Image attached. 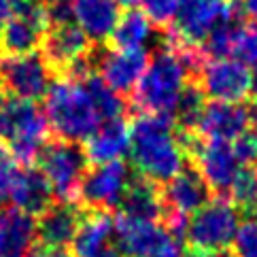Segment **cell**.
Wrapping results in <instances>:
<instances>
[{"label":"cell","mask_w":257,"mask_h":257,"mask_svg":"<svg viewBox=\"0 0 257 257\" xmlns=\"http://www.w3.org/2000/svg\"><path fill=\"white\" fill-rule=\"evenodd\" d=\"M130 158L139 177L160 187L177 177L187 164V155L177 141L172 115H136L130 125Z\"/></svg>","instance_id":"cell-1"},{"label":"cell","mask_w":257,"mask_h":257,"mask_svg":"<svg viewBox=\"0 0 257 257\" xmlns=\"http://www.w3.org/2000/svg\"><path fill=\"white\" fill-rule=\"evenodd\" d=\"M45 117L56 139L85 143L102 123L79 79L58 77L45 94Z\"/></svg>","instance_id":"cell-2"},{"label":"cell","mask_w":257,"mask_h":257,"mask_svg":"<svg viewBox=\"0 0 257 257\" xmlns=\"http://www.w3.org/2000/svg\"><path fill=\"white\" fill-rule=\"evenodd\" d=\"M191 81L189 72L179 60L177 51L168 45H160L147 62V68L132 91L130 111L134 113H153V115H172L183 87Z\"/></svg>","instance_id":"cell-3"},{"label":"cell","mask_w":257,"mask_h":257,"mask_svg":"<svg viewBox=\"0 0 257 257\" xmlns=\"http://www.w3.org/2000/svg\"><path fill=\"white\" fill-rule=\"evenodd\" d=\"M47 139L49 125L43 108L30 100L0 91V145L7 147L13 160L32 166Z\"/></svg>","instance_id":"cell-4"},{"label":"cell","mask_w":257,"mask_h":257,"mask_svg":"<svg viewBox=\"0 0 257 257\" xmlns=\"http://www.w3.org/2000/svg\"><path fill=\"white\" fill-rule=\"evenodd\" d=\"M87 164L89 162L83 145L56 139V136L45 141L36 155V166L47 177L53 196L64 202H77V191L87 170Z\"/></svg>","instance_id":"cell-5"},{"label":"cell","mask_w":257,"mask_h":257,"mask_svg":"<svg viewBox=\"0 0 257 257\" xmlns=\"http://www.w3.org/2000/svg\"><path fill=\"white\" fill-rule=\"evenodd\" d=\"M238 221H240V210L232 204V200L215 196V200H208L189 217L185 236L187 249L194 253L227 249L232 244Z\"/></svg>","instance_id":"cell-6"},{"label":"cell","mask_w":257,"mask_h":257,"mask_svg":"<svg viewBox=\"0 0 257 257\" xmlns=\"http://www.w3.org/2000/svg\"><path fill=\"white\" fill-rule=\"evenodd\" d=\"M117 249L130 257H185V244L172 238L160 221H136L113 215Z\"/></svg>","instance_id":"cell-7"},{"label":"cell","mask_w":257,"mask_h":257,"mask_svg":"<svg viewBox=\"0 0 257 257\" xmlns=\"http://www.w3.org/2000/svg\"><path fill=\"white\" fill-rule=\"evenodd\" d=\"M53 83V72L39 51L24 56H0V91L39 102Z\"/></svg>","instance_id":"cell-8"},{"label":"cell","mask_w":257,"mask_h":257,"mask_svg":"<svg viewBox=\"0 0 257 257\" xmlns=\"http://www.w3.org/2000/svg\"><path fill=\"white\" fill-rule=\"evenodd\" d=\"M132 177L134 174L123 160L87 168L77 191V204H81L85 210L111 213L113 208H117Z\"/></svg>","instance_id":"cell-9"},{"label":"cell","mask_w":257,"mask_h":257,"mask_svg":"<svg viewBox=\"0 0 257 257\" xmlns=\"http://www.w3.org/2000/svg\"><path fill=\"white\" fill-rule=\"evenodd\" d=\"M89 58L94 72H98L104 83L121 96L132 94L139 85L149 62V53L147 49H113L108 45H94Z\"/></svg>","instance_id":"cell-10"},{"label":"cell","mask_w":257,"mask_h":257,"mask_svg":"<svg viewBox=\"0 0 257 257\" xmlns=\"http://www.w3.org/2000/svg\"><path fill=\"white\" fill-rule=\"evenodd\" d=\"M196 83L208 100L242 102L251 94V70L232 58L206 60Z\"/></svg>","instance_id":"cell-11"},{"label":"cell","mask_w":257,"mask_h":257,"mask_svg":"<svg viewBox=\"0 0 257 257\" xmlns=\"http://www.w3.org/2000/svg\"><path fill=\"white\" fill-rule=\"evenodd\" d=\"M91 45L94 43L77 24L49 26L43 34L39 53L56 77H68L72 66L89 53Z\"/></svg>","instance_id":"cell-12"},{"label":"cell","mask_w":257,"mask_h":257,"mask_svg":"<svg viewBox=\"0 0 257 257\" xmlns=\"http://www.w3.org/2000/svg\"><path fill=\"white\" fill-rule=\"evenodd\" d=\"M234 15L236 7L229 0H183L170 30L181 41L200 45L217 24Z\"/></svg>","instance_id":"cell-13"},{"label":"cell","mask_w":257,"mask_h":257,"mask_svg":"<svg viewBox=\"0 0 257 257\" xmlns=\"http://www.w3.org/2000/svg\"><path fill=\"white\" fill-rule=\"evenodd\" d=\"M189 162H194V166L204 177L210 191L221 198L229 194V187H232L234 179L242 168V164L236 160V155L232 151V145L225 141L202 139L198 149L191 153Z\"/></svg>","instance_id":"cell-14"},{"label":"cell","mask_w":257,"mask_h":257,"mask_svg":"<svg viewBox=\"0 0 257 257\" xmlns=\"http://www.w3.org/2000/svg\"><path fill=\"white\" fill-rule=\"evenodd\" d=\"M85 208L77 202H56L49 204L36 219V242L39 246H51V249H66L72 242Z\"/></svg>","instance_id":"cell-15"},{"label":"cell","mask_w":257,"mask_h":257,"mask_svg":"<svg viewBox=\"0 0 257 257\" xmlns=\"http://www.w3.org/2000/svg\"><path fill=\"white\" fill-rule=\"evenodd\" d=\"M160 191H162L164 208L179 210L183 215H194L208 200H213V191L206 185L204 177L194 166V162L189 160L177 177H172L168 183H164Z\"/></svg>","instance_id":"cell-16"},{"label":"cell","mask_w":257,"mask_h":257,"mask_svg":"<svg viewBox=\"0 0 257 257\" xmlns=\"http://www.w3.org/2000/svg\"><path fill=\"white\" fill-rule=\"evenodd\" d=\"M249 127V113L242 102H221L208 100L200 115L196 132L206 141L232 143L240 132Z\"/></svg>","instance_id":"cell-17"},{"label":"cell","mask_w":257,"mask_h":257,"mask_svg":"<svg viewBox=\"0 0 257 257\" xmlns=\"http://www.w3.org/2000/svg\"><path fill=\"white\" fill-rule=\"evenodd\" d=\"M89 164L119 162L130 153V123L123 117L102 121L96 132L83 143Z\"/></svg>","instance_id":"cell-18"},{"label":"cell","mask_w":257,"mask_h":257,"mask_svg":"<svg viewBox=\"0 0 257 257\" xmlns=\"http://www.w3.org/2000/svg\"><path fill=\"white\" fill-rule=\"evenodd\" d=\"M9 200L13 202L15 208L34 217L41 215L49 204H53V189L43 170L32 164V166H24L15 172Z\"/></svg>","instance_id":"cell-19"},{"label":"cell","mask_w":257,"mask_h":257,"mask_svg":"<svg viewBox=\"0 0 257 257\" xmlns=\"http://www.w3.org/2000/svg\"><path fill=\"white\" fill-rule=\"evenodd\" d=\"M162 213L164 202L160 185L134 174L117 204V215L136 221H160Z\"/></svg>","instance_id":"cell-20"},{"label":"cell","mask_w":257,"mask_h":257,"mask_svg":"<svg viewBox=\"0 0 257 257\" xmlns=\"http://www.w3.org/2000/svg\"><path fill=\"white\" fill-rule=\"evenodd\" d=\"M75 22L94 45H104L119 20V5L115 0H72Z\"/></svg>","instance_id":"cell-21"},{"label":"cell","mask_w":257,"mask_h":257,"mask_svg":"<svg viewBox=\"0 0 257 257\" xmlns=\"http://www.w3.org/2000/svg\"><path fill=\"white\" fill-rule=\"evenodd\" d=\"M36 240L34 217L15 206L0 213V257H26Z\"/></svg>","instance_id":"cell-22"},{"label":"cell","mask_w":257,"mask_h":257,"mask_svg":"<svg viewBox=\"0 0 257 257\" xmlns=\"http://www.w3.org/2000/svg\"><path fill=\"white\" fill-rule=\"evenodd\" d=\"M113 213L106 210H85L79 229L72 238V257H96L106 246H111L113 238Z\"/></svg>","instance_id":"cell-23"},{"label":"cell","mask_w":257,"mask_h":257,"mask_svg":"<svg viewBox=\"0 0 257 257\" xmlns=\"http://www.w3.org/2000/svg\"><path fill=\"white\" fill-rule=\"evenodd\" d=\"M153 36V24L141 9L130 7L119 15L115 28L108 36V47L113 49H145Z\"/></svg>","instance_id":"cell-24"},{"label":"cell","mask_w":257,"mask_h":257,"mask_svg":"<svg viewBox=\"0 0 257 257\" xmlns=\"http://www.w3.org/2000/svg\"><path fill=\"white\" fill-rule=\"evenodd\" d=\"M79 81L83 83V87L89 94L91 102H94L96 111H98V115H100L102 121L123 117L125 111L130 108V104H127L125 100L117 94V91H113L111 87H108L104 83V79L100 77L98 72H89V75H85L83 79H79Z\"/></svg>","instance_id":"cell-25"},{"label":"cell","mask_w":257,"mask_h":257,"mask_svg":"<svg viewBox=\"0 0 257 257\" xmlns=\"http://www.w3.org/2000/svg\"><path fill=\"white\" fill-rule=\"evenodd\" d=\"M204 104H206V96L202 94V89L198 87L196 81H189L183 87L181 96L177 100V106L172 111V119H174L177 130H196L200 115L204 111Z\"/></svg>","instance_id":"cell-26"},{"label":"cell","mask_w":257,"mask_h":257,"mask_svg":"<svg viewBox=\"0 0 257 257\" xmlns=\"http://www.w3.org/2000/svg\"><path fill=\"white\" fill-rule=\"evenodd\" d=\"M240 17L238 13L229 20L217 24L213 30L206 34V39L200 43L202 51L206 53L208 60H221V58H229V51H232V43H234V36H236V30L240 26Z\"/></svg>","instance_id":"cell-27"},{"label":"cell","mask_w":257,"mask_h":257,"mask_svg":"<svg viewBox=\"0 0 257 257\" xmlns=\"http://www.w3.org/2000/svg\"><path fill=\"white\" fill-rule=\"evenodd\" d=\"M229 200L240 213H257V172L255 168L242 166L229 187Z\"/></svg>","instance_id":"cell-28"},{"label":"cell","mask_w":257,"mask_h":257,"mask_svg":"<svg viewBox=\"0 0 257 257\" xmlns=\"http://www.w3.org/2000/svg\"><path fill=\"white\" fill-rule=\"evenodd\" d=\"M229 58L240 62L246 68H257V26L240 22L232 43V51Z\"/></svg>","instance_id":"cell-29"},{"label":"cell","mask_w":257,"mask_h":257,"mask_svg":"<svg viewBox=\"0 0 257 257\" xmlns=\"http://www.w3.org/2000/svg\"><path fill=\"white\" fill-rule=\"evenodd\" d=\"M229 246L234 257H257V213L244 215L238 221Z\"/></svg>","instance_id":"cell-30"},{"label":"cell","mask_w":257,"mask_h":257,"mask_svg":"<svg viewBox=\"0 0 257 257\" xmlns=\"http://www.w3.org/2000/svg\"><path fill=\"white\" fill-rule=\"evenodd\" d=\"M141 5H143L141 11L149 17V22L164 30L172 26L183 0H141Z\"/></svg>","instance_id":"cell-31"},{"label":"cell","mask_w":257,"mask_h":257,"mask_svg":"<svg viewBox=\"0 0 257 257\" xmlns=\"http://www.w3.org/2000/svg\"><path fill=\"white\" fill-rule=\"evenodd\" d=\"M229 145H232L236 160L240 162L242 166H251V164L257 162V127L255 125H249Z\"/></svg>","instance_id":"cell-32"},{"label":"cell","mask_w":257,"mask_h":257,"mask_svg":"<svg viewBox=\"0 0 257 257\" xmlns=\"http://www.w3.org/2000/svg\"><path fill=\"white\" fill-rule=\"evenodd\" d=\"M15 172H17V162L13 160V155L9 153L7 147L0 145V206L9 200Z\"/></svg>","instance_id":"cell-33"},{"label":"cell","mask_w":257,"mask_h":257,"mask_svg":"<svg viewBox=\"0 0 257 257\" xmlns=\"http://www.w3.org/2000/svg\"><path fill=\"white\" fill-rule=\"evenodd\" d=\"M26 257H72L66 249H51V246H32Z\"/></svg>","instance_id":"cell-34"},{"label":"cell","mask_w":257,"mask_h":257,"mask_svg":"<svg viewBox=\"0 0 257 257\" xmlns=\"http://www.w3.org/2000/svg\"><path fill=\"white\" fill-rule=\"evenodd\" d=\"M13 15V0H0V30Z\"/></svg>","instance_id":"cell-35"},{"label":"cell","mask_w":257,"mask_h":257,"mask_svg":"<svg viewBox=\"0 0 257 257\" xmlns=\"http://www.w3.org/2000/svg\"><path fill=\"white\" fill-rule=\"evenodd\" d=\"M242 7L240 11L244 17H249V20H257V0H240Z\"/></svg>","instance_id":"cell-36"},{"label":"cell","mask_w":257,"mask_h":257,"mask_svg":"<svg viewBox=\"0 0 257 257\" xmlns=\"http://www.w3.org/2000/svg\"><path fill=\"white\" fill-rule=\"evenodd\" d=\"M246 113H249V125L257 127V100L253 98L249 104H246Z\"/></svg>","instance_id":"cell-37"},{"label":"cell","mask_w":257,"mask_h":257,"mask_svg":"<svg viewBox=\"0 0 257 257\" xmlns=\"http://www.w3.org/2000/svg\"><path fill=\"white\" fill-rule=\"evenodd\" d=\"M96 257H123V253L119 251L115 244H111V246H106V249H104L102 253H98Z\"/></svg>","instance_id":"cell-38"},{"label":"cell","mask_w":257,"mask_h":257,"mask_svg":"<svg viewBox=\"0 0 257 257\" xmlns=\"http://www.w3.org/2000/svg\"><path fill=\"white\" fill-rule=\"evenodd\" d=\"M198 257H234L227 249H221V251H210V253H198Z\"/></svg>","instance_id":"cell-39"},{"label":"cell","mask_w":257,"mask_h":257,"mask_svg":"<svg viewBox=\"0 0 257 257\" xmlns=\"http://www.w3.org/2000/svg\"><path fill=\"white\" fill-rule=\"evenodd\" d=\"M251 96L257 100V68H255V72L251 75Z\"/></svg>","instance_id":"cell-40"},{"label":"cell","mask_w":257,"mask_h":257,"mask_svg":"<svg viewBox=\"0 0 257 257\" xmlns=\"http://www.w3.org/2000/svg\"><path fill=\"white\" fill-rule=\"evenodd\" d=\"M115 3H117L119 7H127V9H130V7H134L136 3H141V0H115Z\"/></svg>","instance_id":"cell-41"},{"label":"cell","mask_w":257,"mask_h":257,"mask_svg":"<svg viewBox=\"0 0 257 257\" xmlns=\"http://www.w3.org/2000/svg\"><path fill=\"white\" fill-rule=\"evenodd\" d=\"M255 172H257V162H255Z\"/></svg>","instance_id":"cell-42"},{"label":"cell","mask_w":257,"mask_h":257,"mask_svg":"<svg viewBox=\"0 0 257 257\" xmlns=\"http://www.w3.org/2000/svg\"><path fill=\"white\" fill-rule=\"evenodd\" d=\"M255 26H257V24H255Z\"/></svg>","instance_id":"cell-43"}]
</instances>
